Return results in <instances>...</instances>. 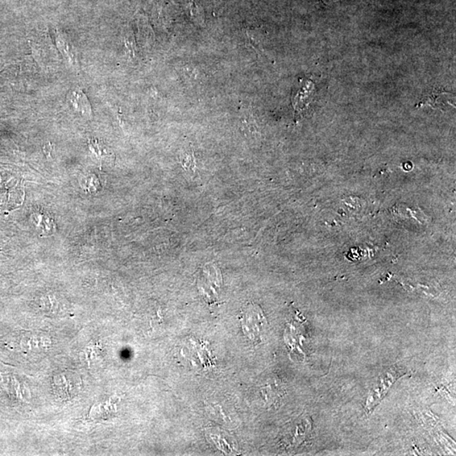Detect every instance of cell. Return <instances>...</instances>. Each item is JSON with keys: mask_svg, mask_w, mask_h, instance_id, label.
<instances>
[{"mask_svg": "<svg viewBox=\"0 0 456 456\" xmlns=\"http://www.w3.org/2000/svg\"><path fill=\"white\" fill-rule=\"evenodd\" d=\"M260 310H256V306L248 305L244 310L242 318L243 330L248 337L255 339L260 335L261 323L263 321Z\"/></svg>", "mask_w": 456, "mask_h": 456, "instance_id": "obj_1", "label": "cell"}, {"mask_svg": "<svg viewBox=\"0 0 456 456\" xmlns=\"http://www.w3.org/2000/svg\"><path fill=\"white\" fill-rule=\"evenodd\" d=\"M69 102L76 113L90 117L91 114L90 105L88 99L82 93V90L79 89L72 90L69 93Z\"/></svg>", "mask_w": 456, "mask_h": 456, "instance_id": "obj_2", "label": "cell"}, {"mask_svg": "<svg viewBox=\"0 0 456 456\" xmlns=\"http://www.w3.org/2000/svg\"><path fill=\"white\" fill-rule=\"evenodd\" d=\"M58 44H59L60 51L64 53L65 57L67 58L72 64L74 63V61H76V57H74L72 46H70L65 39H61L60 36H59V39H58Z\"/></svg>", "mask_w": 456, "mask_h": 456, "instance_id": "obj_3", "label": "cell"}]
</instances>
